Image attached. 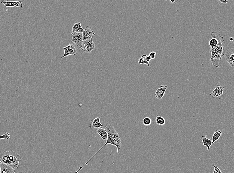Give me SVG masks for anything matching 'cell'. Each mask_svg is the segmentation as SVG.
Returning a JSON list of instances; mask_svg holds the SVG:
<instances>
[{"label": "cell", "mask_w": 234, "mask_h": 173, "mask_svg": "<svg viewBox=\"0 0 234 173\" xmlns=\"http://www.w3.org/2000/svg\"><path fill=\"white\" fill-rule=\"evenodd\" d=\"M221 135H222V132L219 130H217L214 132L212 138V144L215 143V141L219 140Z\"/></svg>", "instance_id": "e0dca14e"}, {"label": "cell", "mask_w": 234, "mask_h": 173, "mask_svg": "<svg viewBox=\"0 0 234 173\" xmlns=\"http://www.w3.org/2000/svg\"><path fill=\"white\" fill-rule=\"evenodd\" d=\"M224 56L225 59L230 64V66L234 68V48H230L225 52Z\"/></svg>", "instance_id": "8992f818"}, {"label": "cell", "mask_w": 234, "mask_h": 173, "mask_svg": "<svg viewBox=\"0 0 234 173\" xmlns=\"http://www.w3.org/2000/svg\"><path fill=\"white\" fill-rule=\"evenodd\" d=\"M18 173H25L24 172L22 171V172H20Z\"/></svg>", "instance_id": "f1b7e54d"}, {"label": "cell", "mask_w": 234, "mask_h": 173, "mask_svg": "<svg viewBox=\"0 0 234 173\" xmlns=\"http://www.w3.org/2000/svg\"><path fill=\"white\" fill-rule=\"evenodd\" d=\"M82 33L83 41L91 40L93 38L94 36L95 35V33L92 29V27L89 26L86 27Z\"/></svg>", "instance_id": "ba28073f"}, {"label": "cell", "mask_w": 234, "mask_h": 173, "mask_svg": "<svg viewBox=\"0 0 234 173\" xmlns=\"http://www.w3.org/2000/svg\"><path fill=\"white\" fill-rule=\"evenodd\" d=\"M142 123L144 125L148 126L151 124L152 120L149 117H146L143 120Z\"/></svg>", "instance_id": "ffe728a7"}, {"label": "cell", "mask_w": 234, "mask_h": 173, "mask_svg": "<svg viewBox=\"0 0 234 173\" xmlns=\"http://www.w3.org/2000/svg\"><path fill=\"white\" fill-rule=\"evenodd\" d=\"M147 55H143L142 56L141 58L138 60V62L139 64H146L148 67H150V61L147 59Z\"/></svg>", "instance_id": "d6986e66"}, {"label": "cell", "mask_w": 234, "mask_h": 173, "mask_svg": "<svg viewBox=\"0 0 234 173\" xmlns=\"http://www.w3.org/2000/svg\"><path fill=\"white\" fill-rule=\"evenodd\" d=\"M167 88L168 86L166 85H162L159 88L156 90L155 96L158 100H161L164 96Z\"/></svg>", "instance_id": "8fae6325"}, {"label": "cell", "mask_w": 234, "mask_h": 173, "mask_svg": "<svg viewBox=\"0 0 234 173\" xmlns=\"http://www.w3.org/2000/svg\"><path fill=\"white\" fill-rule=\"evenodd\" d=\"M1 2L2 4H4L5 7L11 8L16 7L20 8H22L23 7L22 3L20 1H1Z\"/></svg>", "instance_id": "30bf717a"}, {"label": "cell", "mask_w": 234, "mask_h": 173, "mask_svg": "<svg viewBox=\"0 0 234 173\" xmlns=\"http://www.w3.org/2000/svg\"><path fill=\"white\" fill-rule=\"evenodd\" d=\"M146 59H147L149 61H150L152 59L151 57L149 55H147Z\"/></svg>", "instance_id": "484cf974"}, {"label": "cell", "mask_w": 234, "mask_h": 173, "mask_svg": "<svg viewBox=\"0 0 234 173\" xmlns=\"http://www.w3.org/2000/svg\"><path fill=\"white\" fill-rule=\"evenodd\" d=\"M85 29H83L80 23H75L72 27V32H84Z\"/></svg>", "instance_id": "2e32d148"}, {"label": "cell", "mask_w": 234, "mask_h": 173, "mask_svg": "<svg viewBox=\"0 0 234 173\" xmlns=\"http://www.w3.org/2000/svg\"><path fill=\"white\" fill-rule=\"evenodd\" d=\"M155 122L159 125L163 126L165 125L166 121L164 118L160 115L158 114L156 116Z\"/></svg>", "instance_id": "ac0fdd59"}, {"label": "cell", "mask_w": 234, "mask_h": 173, "mask_svg": "<svg viewBox=\"0 0 234 173\" xmlns=\"http://www.w3.org/2000/svg\"><path fill=\"white\" fill-rule=\"evenodd\" d=\"M10 135L7 132H5L4 134L2 135H0V140L4 139L8 140L10 138Z\"/></svg>", "instance_id": "44dd1931"}, {"label": "cell", "mask_w": 234, "mask_h": 173, "mask_svg": "<svg viewBox=\"0 0 234 173\" xmlns=\"http://www.w3.org/2000/svg\"><path fill=\"white\" fill-rule=\"evenodd\" d=\"M104 129L107 133V138L106 142L104 146L101 148L94 156L102 149L107 144H110L115 146L118 150V153L119 152L122 145V138L112 124H107L104 126Z\"/></svg>", "instance_id": "7a4b0ae2"}, {"label": "cell", "mask_w": 234, "mask_h": 173, "mask_svg": "<svg viewBox=\"0 0 234 173\" xmlns=\"http://www.w3.org/2000/svg\"><path fill=\"white\" fill-rule=\"evenodd\" d=\"M100 117H98L92 120L89 127L92 129H98L103 127L104 125L100 122Z\"/></svg>", "instance_id": "7c38bea8"}, {"label": "cell", "mask_w": 234, "mask_h": 173, "mask_svg": "<svg viewBox=\"0 0 234 173\" xmlns=\"http://www.w3.org/2000/svg\"><path fill=\"white\" fill-rule=\"evenodd\" d=\"M82 35L83 33L82 32H72L71 35L72 38L71 42L75 43L81 48L83 42Z\"/></svg>", "instance_id": "52a82bcc"}, {"label": "cell", "mask_w": 234, "mask_h": 173, "mask_svg": "<svg viewBox=\"0 0 234 173\" xmlns=\"http://www.w3.org/2000/svg\"><path fill=\"white\" fill-rule=\"evenodd\" d=\"M22 159L21 156L13 151L4 150L0 153V162L14 168H18L19 163Z\"/></svg>", "instance_id": "3957f363"}, {"label": "cell", "mask_w": 234, "mask_h": 173, "mask_svg": "<svg viewBox=\"0 0 234 173\" xmlns=\"http://www.w3.org/2000/svg\"><path fill=\"white\" fill-rule=\"evenodd\" d=\"M201 141L204 146L207 147L208 151L210 150V148L212 146V139H209L207 138V135L202 136L201 137Z\"/></svg>", "instance_id": "5bb4252c"}, {"label": "cell", "mask_w": 234, "mask_h": 173, "mask_svg": "<svg viewBox=\"0 0 234 173\" xmlns=\"http://www.w3.org/2000/svg\"><path fill=\"white\" fill-rule=\"evenodd\" d=\"M1 162H0V171H1Z\"/></svg>", "instance_id": "83f0119b"}, {"label": "cell", "mask_w": 234, "mask_h": 173, "mask_svg": "<svg viewBox=\"0 0 234 173\" xmlns=\"http://www.w3.org/2000/svg\"><path fill=\"white\" fill-rule=\"evenodd\" d=\"M230 41H233V38H230Z\"/></svg>", "instance_id": "4316f807"}, {"label": "cell", "mask_w": 234, "mask_h": 173, "mask_svg": "<svg viewBox=\"0 0 234 173\" xmlns=\"http://www.w3.org/2000/svg\"><path fill=\"white\" fill-rule=\"evenodd\" d=\"M170 2L174 4H176L178 2V0H170Z\"/></svg>", "instance_id": "d4e9b609"}, {"label": "cell", "mask_w": 234, "mask_h": 173, "mask_svg": "<svg viewBox=\"0 0 234 173\" xmlns=\"http://www.w3.org/2000/svg\"><path fill=\"white\" fill-rule=\"evenodd\" d=\"M15 171L14 168L5 164L1 163L0 173H15Z\"/></svg>", "instance_id": "4fadbf2b"}, {"label": "cell", "mask_w": 234, "mask_h": 173, "mask_svg": "<svg viewBox=\"0 0 234 173\" xmlns=\"http://www.w3.org/2000/svg\"><path fill=\"white\" fill-rule=\"evenodd\" d=\"M93 38L90 40L83 41L81 49L87 53L90 52L94 50L95 45L93 41Z\"/></svg>", "instance_id": "5b68a950"}, {"label": "cell", "mask_w": 234, "mask_h": 173, "mask_svg": "<svg viewBox=\"0 0 234 173\" xmlns=\"http://www.w3.org/2000/svg\"><path fill=\"white\" fill-rule=\"evenodd\" d=\"M156 52L154 51L151 52L149 55L151 57L152 59H154L156 57Z\"/></svg>", "instance_id": "603a6c76"}, {"label": "cell", "mask_w": 234, "mask_h": 173, "mask_svg": "<svg viewBox=\"0 0 234 173\" xmlns=\"http://www.w3.org/2000/svg\"><path fill=\"white\" fill-rule=\"evenodd\" d=\"M218 38L219 42L218 45L214 47L211 48L210 52L212 55L211 61L214 67L219 68L221 65V58L224 56L225 51L223 44L224 41L223 37L218 33Z\"/></svg>", "instance_id": "6da1fadb"}, {"label": "cell", "mask_w": 234, "mask_h": 173, "mask_svg": "<svg viewBox=\"0 0 234 173\" xmlns=\"http://www.w3.org/2000/svg\"><path fill=\"white\" fill-rule=\"evenodd\" d=\"M95 133L99 135L102 140H106L107 138V133L105 129L100 128L95 130Z\"/></svg>", "instance_id": "9a60e30c"}, {"label": "cell", "mask_w": 234, "mask_h": 173, "mask_svg": "<svg viewBox=\"0 0 234 173\" xmlns=\"http://www.w3.org/2000/svg\"><path fill=\"white\" fill-rule=\"evenodd\" d=\"M224 88L223 86L220 85H217L215 89L210 94V95L214 99L223 96Z\"/></svg>", "instance_id": "9c48e42d"}, {"label": "cell", "mask_w": 234, "mask_h": 173, "mask_svg": "<svg viewBox=\"0 0 234 173\" xmlns=\"http://www.w3.org/2000/svg\"><path fill=\"white\" fill-rule=\"evenodd\" d=\"M63 48L64 51V53L63 56L61 57V59L70 55H76L80 51L81 49L79 46L71 42L70 43L68 46Z\"/></svg>", "instance_id": "277c9868"}, {"label": "cell", "mask_w": 234, "mask_h": 173, "mask_svg": "<svg viewBox=\"0 0 234 173\" xmlns=\"http://www.w3.org/2000/svg\"><path fill=\"white\" fill-rule=\"evenodd\" d=\"M221 3H222V4H226L227 3L229 2V1H227V0H219V1Z\"/></svg>", "instance_id": "cb8c5ba5"}, {"label": "cell", "mask_w": 234, "mask_h": 173, "mask_svg": "<svg viewBox=\"0 0 234 173\" xmlns=\"http://www.w3.org/2000/svg\"><path fill=\"white\" fill-rule=\"evenodd\" d=\"M214 168V173H222L220 170L218 168L217 166L213 165Z\"/></svg>", "instance_id": "7402d4cb"}]
</instances>
